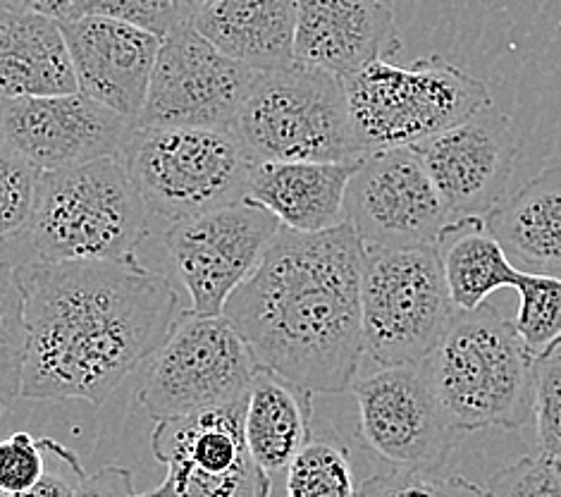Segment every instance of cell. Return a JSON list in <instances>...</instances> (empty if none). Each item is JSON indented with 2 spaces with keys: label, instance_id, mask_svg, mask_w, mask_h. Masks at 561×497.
Masks as SVG:
<instances>
[{
  "label": "cell",
  "instance_id": "obj_7",
  "mask_svg": "<svg viewBox=\"0 0 561 497\" xmlns=\"http://www.w3.org/2000/svg\"><path fill=\"white\" fill-rule=\"evenodd\" d=\"M457 314L435 245L366 247L360 328L364 359L373 366L419 364Z\"/></svg>",
  "mask_w": 561,
  "mask_h": 497
},
{
  "label": "cell",
  "instance_id": "obj_13",
  "mask_svg": "<svg viewBox=\"0 0 561 497\" xmlns=\"http://www.w3.org/2000/svg\"><path fill=\"white\" fill-rule=\"evenodd\" d=\"M279 227L271 211L249 201L172 223L165 249L190 292L192 312L222 316L227 300L261 263Z\"/></svg>",
  "mask_w": 561,
  "mask_h": 497
},
{
  "label": "cell",
  "instance_id": "obj_26",
  "mask_svg": "<svg viewBox=\"0 0 561 497\" xmlns=\"http://www.w3.org/2000/svg\"><path fill=\"white\" fill-rule=\"evenodd\" d=\"M287 497H358L350 450L311 438L287 466Z\"/></svg>",
  "mask_w": 561,
  "mask_h": 497
},
{
  "label": "cell",
  "instance_id": "obj_34",
  "mask_svg": "<svg viewBox=\"0 0 561 497\" xmlns=\"http://www.w3.org/2000/svg\"><path fill=\"white\" fill-rule=\"evenodd\" d=\"M358 497H443V490H439V474L394 466L390 474L370 476L360 483Z\"/></svg>",
  "mask_w": 561,
  "mask_h": 497
},
{
  "label": "cell",
  "instance_id": "obj_8",
  "mask_svg": "<svg viewBox=\"0 0 561 497\" xmlns=\"http://www.w3.org/2000/svg\"><path fill=\"white\" fill-rule=\"evenodd\" d=\"M232 129L256 163L360 158L344 79L309 65L259 72Z\"/></svg>",
  "mask_w": 561,
  "mask_h": 497
},
{
  "label": "cell",
  "instance_id": "obj_28",
  "mask_svg": "<svg viewBox=\"0 0 561 497\" xmlns=\"http://www.w3.org/2000/svg\"><path fill=\"white\" fill-rule=\"evenodd\" d=\"M26 354L24 294L15 266L0 263V402L10 405L22 393Z\"/></svg>",
  "mask_w": 561,
  "mask_h": 497
},
{
  "label": "cell",
  "instance_id": "obj_2",
  "mask_svg": "<svg viewBox=\"0 0 561 497\" xmlns=\"http://www.w3.org/2000/svg\"><path fill=\"white\" fill-rule=\"evenodd\" d=\"M366 247L350 223L323 233L279 227L222 316L261 366L311 393H344L364 361L360 273Z\"/></svg>",
  "mask_w": 561,
  "mask_h": 497
},
{
  "label": "cell",
  "instance_id": "obj_19",
  "mask_svg": "<svg viewBox=\"0 0 561 497\" xmlns=\"http://www.w3.org/2000/svg\"><path fill=\"white\" fill-rule=\"evenodd\" d=\"M354 160H261L253 166L244 201L297 233H323L346 223V190Z\"/></svg>",
  "mask_w": 561,
  "mask_h": 497
},
{
  "label": "cell",
  "instance_id": "obj_6",
  "mask_svg": "<svg viewBox=\"0 0 561 497\" xmlns=\"http://www.w3.org/2000/svg\"><path fill=\"white\" fill-rule=\"evenodd\" d=\"M119 158L170 225L244 201L256 166L232 127H135Z\"/></svg>",
  "mask_w": 561,
  "mask_h": 497
},
{
  "label": "cell",
  "instance_id": "obj_37",
  "mask_svg": "<svg viewBox=\"0 0 561 497\" xmlns=\"http://www.w3.org/2000/svg\"><path fill=\"white\" fill-rule=\"evenodd\" d=\"M443 497H492V493L463 476H439Z\"/></svg>",
  "mask_w": 561,
  "mask_h": 497
},
{
  "label": "cell",
  "instance_id": "obj_12",
  "mask_svg": "<svg viewBox=\"0 0 561 497\" xmlns=\"http://www.w3.org/2000/svg\"><path fill=\"white\" fill-rule=\"evenodd\" d=\"M350 389L358 407V433L380 460L411 472L443 474L457 431L437 405L425 361L376 366L356 375Z\"/></svg>",
  "mask_w": 561,
  "mask_h": 497
},
{
  "label": "cell",
  "instance_id": "obj_10",
  "mask_svg": "<svg viewBox=\"0 0 561 497\" xmlns=\"http://www.w3.org/2000/svg\"><path fill=\"white\" fill-rule=\"evenodd\" d=\"M247 399L158 419L151 450L165 466L158 488L139 497H271L273 474L253 460L244 433Z\"/></svg>",
  "mask_w": 561,
  "mask_h": 497
},
{
  "label": "cell",
  "instance_id": "obj_25",
  "mask_svg": "<svg viewBox=\"0 0 561 497\" xmlns=\"http://www.w3.org/2000/svg\"><path fill=\"white\" fill-rule=\"evenodd\" d=\"M514 290L518 292L514 328L528 354L542 361L561 352V275L520 271Z\"/></svg>",
  "mask_w": 561,
  "mask_h": 497
},
{
  "label": "cell",
  "instance_id": "obj_32",
  "mask_svg": "<svg viewBox=\"0 0 561 497\" xmlns=\"http://www.w3.org/2000/svg\"><path fill=\"white\" fill-rule=\"evenodd\" d=\"M44 472V452L32 433L18 431L0 440V490L8 495L32 488Z\"/></svg>",
  "mask_w": 561,
  "mask_h": 497
},
{
  "label": "cell",
  "instance_id": "obj_20",
  "mask_svg": "<svg viewBox=\"0 0 561 497\" xmlns=\"http://www.w3.org/2000/svg\"><path fill=\"white\" fill-rule=\"evenodd\" d=\"M72 91L79 89L60 22L0 10V101Z\"/></svg>",
  "mask_w": 561,
  "mask_h": 497
},
{
  "label": "cell",
  "instance_id": "obj_3",
  "mask_svg": "<svg viewBox=\"0 0 561 497\" xmlns=\"http://www.w3.org/2000/svg\"><path fill=\"white\" fill-rule=\"evenodd\" d=\"M423 361L451 431H514L530 423L538 361L520 342L514 320L494 306L459 312Z\"/></svg>",
  "mask_w": 561,
  "mask_h": 497
},
{
  "label": "cell",
  "instance_id": "obj_15",
  "mask_svg": "<svg viewBox=\"0 0 561 497\" xmlns=\"http://www.w3.org/2000/svg\"><path fill=\"white\" fill-rule=\"evenodd\" d=\"M451 218H488L512 182L520 139L510 115L485 105L473 117L413 146Z\"/></svg>",
  "mask_w": 561,
  "mask_h": 497
},
{
  "label": "cell",
  "instance_id": "obj_24",
  "mask_svg": "<svg viewBox=\"0 0 561 497\" xmlns=\"http://www.w3.org/2000/svg\"><path fill=\"white\" fill-rule=\"evenodd\" d=\"M435 249L443 261L449 297L459 312L485 304L492 292L514 287L518 268L480 216L451 218Z\"/></svg>",
  "mask_w": 561,
  "mask_h": 497
},
{
  "label": "cell",
  "instance_id": "obj_14",
  "mask_svg": "<svg viewBox=\"0 0 561 497\" xmlns=\"http://www.w3.org/2000/svg\"><path fill=\"white\" fill-rule=\"evenodd\" d=\"M344 213L364 247L435 245L451 221L413 146L360 156Z\"/></svg>",
  "mask_w": 561,
  "mask_h": 497
},
{
  "label": "cell",
  "instance_id": "obj_33",
  "mask_svg": "<svg viewBox=\"0 0 561 497\" xmlns=\"http://www.w3.org/2000/svg\"><path fill=\"white\" fill-rule=\"evenodd\" d=\"M77 15L125 20L158 36L168 34L170 26L178 22L170 0H75V18Z\"/></svg>",
  "mask_w": 561,
  "mask_h": 497
},
{
  "label": "cell",
  "instance_id": "obj_5",
  "mask_svg": "<svg viewBox=\"0 0 561 497\" xmlns=\"http://www.w3.org/2000/svg\"><path fill=\"white\" fill-rule=\"evenodd\" d=\"M344 89L360 156L416 146L492 103L485 82L439 56L409 67L376 60L346 77Z\"/></svg>",
  "mask_w": 561,
  "mask_h": 497
},
{
  "label": "cell",
  "instance_id": "obj_9",
  "mask_svg": "<svg viewBox=\"0 0 561 497\" xmlns=\"http://www.w3.org/2000/svg\"><path fill=\"white\" fill-rule=\"evenodd\" d=\"M139 389L153 419H170L247 399L259 361L227 316L182 312L151 357Z\"/></svg>",
  "mask_w": 561,
  "mask_h": 497
},
{
  "label": "cell",
  "instance_id": "obj_18",
  "mask_svg": "<svg viewBox=\"0 0 561 497\" xmlns=\"http://www.w3.org/2000/svg\"><path fill=\"white\" fill-rule=\"evenodd\" d=\"M399 50L394 12L382 0H297L294 63L346 79Z\"/></svg>",
  "mask_w": 561,
  "mask_h": 497
},
{
  "label": "cell",
  "instance_id": "obj_11",
  "mask_svg": "<svg viewBox=\"0 0 561 497\" xmlns=\"http://www.w3.org/2000/svg\"><path fill=\"white\" fill-rule=\"evenodd\" d=\"M256 75L213 46L192 22H175L160 36L135 127H232Z\"/></svg>",
  "mask_w": 561,
  "mask_h": 497
},
{
  "label": "cell",
  "instance_id": "obj_16",
  "mask_svg": "<svg viewBox=\"0 0 561 497\" xmlns=\"http://www.w3.org/2000/svg\"><path fill=\"white\" fill-rule=\"evenodd\" d=\"M135 120L119 115L82 91L0 101V134L42 170H60L119 156Z\"/></svg>",
  "mask_w": 561,
  "mask_h": 497
},
{
  "label": "cell",
  "instance_id": "obj_1",
  "mask_svg": "<svg viewBox=\"0 0 561 497\" xmlns=\"http://www.w3.org/2000/svg\"><path fill=\"white\" fill-rule=\"evenodd\" d=\"M15 275L26 318L22 399L101 407L180 316L172 282L141 263L34 259Z\"/></svg>",
  "mask_w": 561,
  "mask_h": 497
},
{
  "label": "cell",
  "instance_id": "obj_4",
  "mask_svg": "<svg viewBox=\"0 0 561 497\" xmlns=\"http://www.w3.org/2000/svg\"><path fill=\"white\" fill-rule=\"evenodd\" d=\"M151 211L119 156L42 170L30 241L44 261L139 263Z\"/></svg>",
  "mask_w": 561,
  "mask_h": 497
},
{
  "label": "cell",
  "instance_id": "obj_30",
  "mask_svg": "<svg viewBox=\"0 0 561 497\" xmlns=\"http://www.w3.org/2000/svg\"><path fill=\"white\" fill-rule=\"evenodd\" d=\"M533 421L538 433V452L561 460V352L538 361Z\"/></svg>",
  "mask_w": 561,
  "mask_h": 497
},
{
  "label": "cell",
  "instance_id": "obj_27",
  "mask_svg": "<svg viewBox=\"0 0 561 497\" xmlns=\"http://www.w3.org/2000/svg\"><path fill=\"white\" fill-rule=\"evenodd\" d=\"M38 180L42 168H36L15 144L0 134V241L30 233Z\"/></svg>",
  "mask_w": 561,
  "mask_h": 497
},
{
  "label": "cell",
  "instance_id": "obj_36",
  "mask_svg": "<svg viewBox=\"0 0 561 497\" xmlns=\"http://www.w3.org/2000/svg\"><path fill=\"white\" fill-rule=\"evenodd\" d=\"M0 10L32 12L62 22L75 18V0H0Z\"/></svg>",
  "mask_w": 561,
  "mask_h": 497
},
{
  "label": "cell",
  "instance_id": "obj_39",
  "mask_svg": "<svg viewBox=\"0 0 561 497\" xmlns=\"http://www.w3.org/2000/svg\"><path fill=\"white\" fill-rule=\"evenodd\" d=\"M0 497H12V495H8V493H3V490H0Z\"/></svg>",
  "mask_w": 561,
  "mask_h": 497
},
{
  "label": "cell",
  "instance_id": "obj_17",
  "mask_svg": "<svg viewBox=\"0 0 561 497\" xmlns=\"http://www.w3.org/2000/svg\"><path fill=\"white\" fill-rule=\"evenodd\" d=\"M60 30L70 50L77 89L137 125L160 36L139 24L101 15L62 20Z\"/></svg>",
  "mask_w": 561,
  "mask_h": 497
},
{
  "label": "cell",
  "instance_id": "obj_29",
  "mask_svg": "<svg viewBox=\"0 0 561 497\" xmlns=\"http://www.w3.org/2000/svg\"><path fill=\"white\" fill-rule=\"evenodd\" d=\"M492 497H561V460L526 454L488 481Z\"/></svg>",
  "mask_w": 561,
  "mask_h": 497
},
{
  "label": "cell",
  "instance_id": "obj_21",
  "mask_svg": "<svg viewBox=\"0 0 561 497\" xmlns=\"http://www.w3.org/2000/svg\"><path fill=\"white\" fill-rule=\"evenodd\" d=\"M194 26L213 46L256 72L294 65L297 0H220Z\"/></svg>",
  "mask_w": 561,
  "mask_h": 497
},
{
  "label": "cell",
  "instance_id": "obj_40",
  "mask_svg": "<svg viewBox=\"0 0 561 497\" xmlns=\"http://www.w3.org/2000/svg\"><path fill=\"white\" fill-rule=\"evenodd\" d=\"M3 407H5V405H3V402H0V414H3Z\"/></svg>",
  "mask_w": 561,
  "mask_h": 497
},
{
  "label": "cell",
  "instance_id": "obj_38",
  "mask_svg": "<svg viewBox=\"0 0 561 497\" xmlns=\"http://www.w3.org/2000/svg\"><path fill=\"white\" fill-rule=\"evenodd\" d=\"M172 10H175L178 22H196L198 18L204 15L206 10H210L220 0H170Z\"/></svg>",
  "mask_w": 561,
  "mask_h": 497
},
{
  "label": "cell",
  "instance_id": "obj_22",
  "mask_svg": "<svg viewBox=\"0 0 561 497\" xmlns=\"http://www.w3.org/2000/svg\"><path fill=\"white\" fill-rule=\"evenodd\" d=\"M311 421V389L259 364L244 411V433L256 464L268 474L285 472L299 450L313 438Z\"/></svg>",
  "mask_w": 561,
  "mask_h": 497
},
{
  "label": "cell",
  "instance_id": "obj_31",
  "mask_svg": "<svg viewBox=\"0 0 561 497\" xmlns=\"http://www.w3.org/2000/svg\"><path fill=\"white\" fill-rule=\"evenodd\" d=\"M44 452V472L32 488L12 497H77L87 472L75 450L56 438H38Z\"/></svg>",
  "mask_w": 561,
  "mask_h": 497
},
{
  "label": "cell",
  "instance_id": "obj_35",
  "mask_svg": "<svg viewBox=\"0 0 561 497\" xmlns=\"http://www.w3.org/2000/svg\"><path fill=\"white\" fill-rule=\"evenodd\" d=\"M77 497H139L135 478L125 466H105L84 478Z\"/></svg>",
  "mask_w": 561,
  "mask_h": 497
},
{
  "label": "cell",
  "instance_id": "obj_23",
  "mask_svg": "<svg viewBox=\"0 0 561 497\" xmlns=\"http://www.w3.org/2000/svg\"><path fill=\"white\" fill-rule=\"evenodd\" d=\"M485 221L510 257L536 273L561 275V166L540 170Z\"/></svg>",
  "mask_w": 561,
  "mask_h": 497
}]
</instances>
